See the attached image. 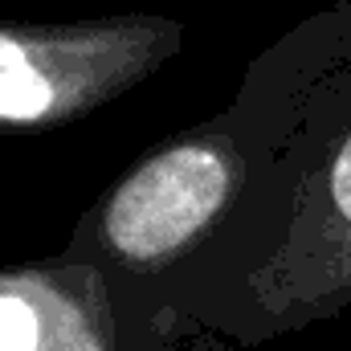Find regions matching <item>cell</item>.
I'll list each match as a JSON object with an SVG mask.
<instances>
[{"label":"cell","mask_w":351,"mask_h":351,"mask_svg":"<svg viewBox=\"0 0 351 351\" xmlns=\"http://www.w3.org/2000/svg\"><path fill=\"white\" fill-rule=\"evenodd\" d=\"M168 16L119 12L78 25H0V131H45L139 86L176 49Z\"/></svg>","instance_id":"cell-1"},{"label":"cell","mask_w":351,"mask_h":351,"mask_svg":"<svg viewBox=\"0 0 351 351\" xmlns=\"http://www.w3.org/2000/svg\"><path fill=\"white\" fill-rule=\"evenodd\" d=\"M245 184V160L221 131L168 139L98 204L94 245L127 269H164L217 233Z\"/></svg>","instance_id":"cell-2"},{"label":"cell","mask_w":351,"mask_h":351,"mask_svg":"<svg viewBox=\"0 0 351 351\" xmlns=\"http://www.w3.org/2000/svg\"><path fill=\"white\" fill-rule=\"evenodd\" d=\"M254 298L282 319L351 306V131L302 184L282 250L254 278Z\"/></svg>","instance_id":"cell-3"},{"label":"cell","mask_w":351,"mask_h":351,"mask_svg":"<svg viewBox=\"0 0 351 351\" xmlns=\"http://www.w3.org/2000/svg\"><path fill=\"white\" fill-rule=\"evenodd\" d=\"M0 351H114L98 269L74 262L0 269Z\"/></svg>","instance_id":"cell-4"}]
</instances>
